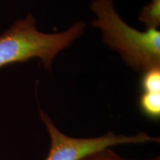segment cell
<instances>
[{
	"label": "cell",
	"mask_w": 160,
	"mask_h": 160,
	"mask_svg": "<svg viewBox=\"0 0 160 160\" xmlns=\"http://www.w3.org/2000/svg\"><path fill=\"white\" fill-rule=\"evenodd\" d=\"M94 15L91 25L99 29L106 46L117 53L133 71L142 72L160 67V31H142L129 25L116 8L113 0H91Z\"/></svg>",
	"instance_id": "1"
},
{
	"label": "cell",
	"mask_w": 160,
	"mask_h": 160,
	"mask_svg": "<svg viewBox=\"0 0 160 160\" xmlns=\"http://www.w3.org/2000/svg\"><path fill=\"white\" fill-rule=\"evenodd\" d=\"M138 20L146 29H158L160 26V0H150L140 10Z\"/></svg>",
	"instance_id": "5"
},
{
	"label": "cell",
	"mask_w": 160,
	"mask_h": 160,
	"mask_svg": "<svg viewBox=\"0 0 160 160\" xmlns=\"http://www.w3.org/2000/svg\"><path fill=\"white\" fill-rule=\"evenodd\" d=\"M39 113L51 141L48 154L45 160H82L94 152L113 146L159 142V137H153L143 131L134 135L116 134L109 131L97 137H72L60 131L45 111L39 109Z\"/></svg>",
	"instance_id": "3"
},
{
	"label": "cell",
	"mask_w": 160,
	"mask_h": 160,
	"mask_svg": "<svg viewBox=\"0 0 160 160\" xmlns=\"http://www.w3.org/2000/svg\"><path fill=\"white\" fill-rule=\"evenodd\" d=\"M138 106L140 112L146 118L152 121H159L160 119V93L141 92Z\"/></svg>",
	"instance_id": "4"
},
{
	"label": "cell",
	"mask_w": 160,
	"mask_h": 160,
	"mask_svg": "<svg viewBox=\"0 0 160 160\" xmlns=\"http://www.w3.org/2000/svg\"><path fill=\"white\" fill-rule=\"evenodd\" d=\"M139 87L141 92L160 93V67L142 72L139 80Z\"/></svg>",
	"instance_id": "6"
},
{
	"label": "cell",
	"mask_w": 160,
	"mask_h": 160,
	"mask_svg": "<svg viewBox=\"0 0 160 160\" xmlns=\"http://www.w3.org/2000/svg\"><path fill=\"white\" fill-rule=\"evenodd\" d=\"M37 23L34 15L28 13L0 34V68L37 59L51 73L57 56L79 39L87 26L79 20L63 31L45 33Z\"/></svg>",
	"instance_id": "2"
},
{
	"label": "cell",
	"mask_w": 160,
	"mask_h": 160,
	"mask_svg": "<svg viewBox=\"0 0 160 160\" xmlns=\"http://www.w3.org/2000/svg\"><path fill=\"white\" fill-rule=\"evenodd\" d=\"M82 160H130L119 157L117 153H115L111 148H105L101 151L94 152ZM149 160H160L159 157H155Z\"/></svg>",
	"instance_id": "7"
}]
</instances>
